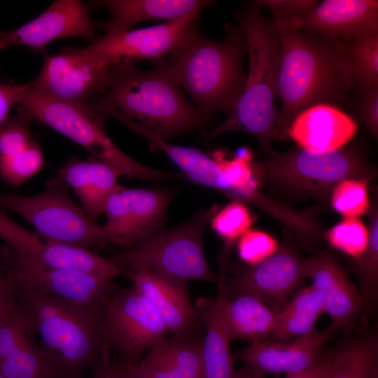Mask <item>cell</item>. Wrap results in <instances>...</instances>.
<instances>
[{
    "label": "cell",
    "mask_w": 378,
    "mask_h": 378,
    "mask_svg": "<svg viewBox=\"0 0 378 378\" xmlns=\"http://www.w3.org/2000/svg\"><path fill=\"white\" fill-rule=\"evenodd\" d=\"M0 374L3 378H52L26 317L11 298L0 319Z\"/></svg>",
    "instance_id": "cell-19"
},
{
    "label": "cell",
    "mask_w": 378,
    "mask_h": 378,
    "mask_svg": "<svg viewBox=\"0 0 378 378\" xmlns=\"http://www.w3.org/2000/svg\"><path fill=\"white\" fill-rule=\"evenodd\" d=\"M197 311L206 328L202 351L204 378H233L231 340L214 299L201 300Z\"/></svg>",
    "instance_id": "cell-29"
},
{
    "label": "cell",
    "mask_w": 378,
    "mask_h": 378,
    "mask_svg": "<svg viewBox=\"0 0 378 378\" xmlns=\"http://www.w3.org/2000/svg\"><path fill=\"white\" fill-rule=\"evenodd\" d=\"M94 22L90 8L78 0H57L39 16L12 30H0V50L25 45L43 53L52 41L64 37H83L94 41Z\"/></svg>",
    "instance_id": "cell-16"
},
{
    "label": "cell",
    "mask_w": 378,
    "mask_h": 378,
    "mask_svg": "<svg viewBox=\"0 0 378 378\" xmlns=\"http://www.w3.org/2000/svg\"><path fill=\"white\" fill-rule=\"evenodd\" d=\"M122 365L120 378H146L136 372L130 365Z\"/></svg>",
    "instance_id": "cell-45"
},
{
    "label": "cell",
    "mask_w": 378,
    "mask_h": 378,
    "mask_svg": "<svg viewBox=\"0 0 378 378\" xmlns=\"http://www.w3.org/2000/svg\"><path fill=\"white\" fill-rule=\"evenodd\" d=\"M342 42L352 66L356 88L360 91L378 86V32Z\"/></svg>",
    "instance_id": "cell-32"
},
{
    "label": "cell",
    "mask_w": 378,
    "mask_h": 378,
    "mask_svg": "<svg viewBox=\"0 0 378 378\" xmlns=\"http://www.w3.org/2000/svg\"><path fill=\"white\" fill-rule=\"evenodd\" d=\"M330 244L356 260L360 258L368 244V230L358 218H345L326 234Z\"/></svg>",
    "instance_id": "cell-34"
},
{
    "label": "cell",
    "mask_w": 378,
    "mask_h": 378,
    "mask_svg": "<svg viewBox=\"0 0 378 378\" xmlns=\"http://www.w3.org/2000/svg\"><path fill=\"white\" fill-rule=\"evenodd\" d=\"M169 199L163 190L121 187L105 209L108 243L129 248L162 229Z\"/></svg>",
    "instance_id": "cell-13"
},
{
    "label": "cell",
    "mask_w": 378,
    "mask_h": 378,
    "mask_svg": "<svg viewBox=\"0 0 378 378\" xmlns=\"http://www.w3.org/2000/svg\"><path fill=\"white\" fill-rule=\"evenodd\" d=\"M0 378H3V377L0 374Z\"/></svg>",
    "instance_id": "cell-46"
},
{
    "label": "cell",
    "mask_w": 378,
    "mask_h": 378,
    "mask_svg": "<svg viewBox=\"0 0 378 378\" xmlns=\"http://www.w3.org/2000/svg\"><path fill=\"white\" fill-rule=\"evenodd\" d=\"M6 285L32 330L52 378H81L85 369L94 370L107 358L100 326L102 309Z\"/></svg>",
    "instance_id": "cell-2"
},
{
    "label": "cell",
    "mask_w": 378,
    "mask_h": 378,
    "mask_svg": "<svg viewBox=\"0 0 378 378\" xmlns=\"http://www.w3.org/2000/svg\"><path fill=\"white\" fill-rule=\"evenodd\" d=\"M99 104L111 106L127 118L138 120L164 139L189 132L207 120L184 97L181 87L163 59L148 71L132 62L113 63Z\"/></svg>",
    "instance_id": "cell-5"
},
{
    "label": "cell",
    "mask_w": 378,
    "mask_h": 378,
    "mask_svg": "<svg viewBox=\"0 0 378 378\" xmlns=\"http://www.w3.org/2000/svg\"><path fill=\"white\" fill-rule=\"evenodd\" d=\"M225 37H206L195 22L180 43L163 62L195 106L208 121L216 111L228 114L241 95L246 74L243 59L247 44L239 26L225 25Z\"/></svg>",
    "instance_id": "cell-4"
},
{
    "label": "cell",
    "mask_w": 378,
    "mask_h": 378,
    "mask_svg": "<svg viewBox=\"0 0 378 378\" xmlns=\"http://www.w3.org/2000/svg\"><path fill=\"white\" fill-rule=\"evenodd\" d=\"M113 64L83 48H65L45 57L34 87L62 99L88 103L104 94Z\"/></svg>",
    "instance_id": "cell-12"
},
{
    "label": "cell",
    "mask_w": 378,
    "mask_h": 378,
    "mask_svg": "<svg viewBox=\"0 0 378 378\" xmlns=\"http://www.w3.org/2000/svg\"><path fill=\"white\" fill-rule=\"evenodd\" d=\"M34 86L22 94L20 107L33 120H38L83 146L119 176L155 182L174 177L171 173L143 165L123 153L107 135L104 117L93 111L88 103L62 99Z\"/></svg>",
    "instance_id": "cell-6"
},
{
    "label": "cell",
    "mask_w": 378,
    "mask_h": 378,
    "mask_svg": "<svg viewBox=\"0 0 378 378\" xmlns=\"http://www.w3.org/2000/svg\"><path fill=\"white\" fill-rule=\"evenodd\" d=\"M368 246L356 260V270L360 282V293L363 298L365 310L374 307L378 298V214L374 206L368 230Z\"/></svg>",
    "instance_id": "cell-33"
},
{
    "label": "cell",
    "mask_w": 378,
    "mask_h": 378,
    "mask_svg": "<svg viewBox=\"0 0 378 378\" xmlns=\"http://www.w3.org/2000/svg\"><path fill=\"white\" fill-rule=\"evenodd\" d=\"M306 278L305 260L283 249L261 262L241 270L227 284H220L227 295H252L279 313Z\"/></svg>",
    "instance_id": "cell-14"
},
{
    "label": "cell",
    "mask_w": 378,
    "mask_h": 378,
    "mask_svg": "<svg viewBox=\"0 0 378 378\" xmlns=\"http://www.w3.org/2000/svg\"><path fill=\"white\" fill-rule=\"evenodd\" d=\"M235 17L247 44L248 71L245 85L227 118L206 138L211 139L227 132H244L253 135L260 148L269 152L272 140L286 138L276 104L279 34L275 22L263 16L254 2L238 10Z\"/></svg>",
    "instance_id": "cell-3"
},
{
    "label": "cell",
    "mask_w": 378,
    "mask_h": 378,
    "mask_svg": "<svg viewBox=\"0 0 378 378\" xmlns=\"http://www.w3.org/2000/svg\"><path fill=\"white\" fill-rule=\"evenodd\" d=\"M197 13L187 15L164 24L121 32L106 33L83 48L113 63L148 59L159 63L182 41L196 22Z\"/></svg>",
    "instance_id": "cell-15"
},
{
    "label": "cell",
    "mask_w": 378,
    "mask_h": 378,
    "mask_svg": "<svg viewBox=\"0 0 378 378\" xmlns=\"http://www.w3.org/2000/svg\"><path fill=\"white\" fill-rule=\"evenodd\" d=\"M325 313L319 293L311 285L299 288L277 314L272 340L288 342L312 334L318 318Z\"/></svg>",
    "instance_id": "cell-30"
},
{
    "label": "cell",
    "mask_w": 378,
    "mask_h": 378,
    "mask_svg": "<svg viewBox=\"0 0 378 378\" xmlns=\"http://www.w3.org/2000/svg\"><path fill=\"white\" fill-rule=\"evenodd\" d=\"M368 179H345L332 190V205L345 218H358L369 208Z\"/></svg>",
    "instance_id": "cell-36"
},
{
    "label": "cell",
    "mask_w": 378,
    "mask_h": 378,
    "mask_svg": "<svg viewBox=\"0 0 378 378\" xmlns=\"http://www.w3.org/2000/svg\"><path fill=\"white\" fill-rule=\"evenodd\" d=\"M67 189L51 178L34 195L0 191V209L19 214L50 240L92 251L103 248L108 244L104 226L88 218Z\"/></svg>",
    "instance_id": "cell-9"
},
{
    "label": "cell",
    "mask_w": 378,
    "mask_h": 378,
    "mask_svg": "<svg viewBox=\"0 0 378 378\" xmlns=\"http://www.w3.org/2000/svg\"><path fill=\"white\" fill-rule=\"evenodd\" d=\"M34 84V80L24 85H6L0 83V130L7 124L10 110L19 104L23 92Z\"/></svg>",
    "instance_id": "cell-40"
},
{
    "label": "cell",
    "mask_w": 378,
    "mask_h": 378,
    "mask_svg": "<svg viewBox=\"0 0 378 378\" xmlns=\"http://www.w3.org/2000/svg\"><path fill=\"white\" fill-rule=\"evenodd\" d=\"M357 131L354 120L339 107L319 104L300 112L287 134L301 149L318 154L342 148Z\"/></svg>",
    "instance_id": "cell-21"
},
{
    "label": "cell",
    "mask_w": 378,
    "mask_h": 378,
    "mask_svg": "<svg viewBox=\"0 0 378 378\" xmlns=\"http://www.w3.org/2000/svg\"><path fill=\"white\" fill-rule=\"evenodd\" d=\"M202 341L192 332L164 337L130 365L146 378H204Z\"/></svg>",
    "instance_id": "cell-23"
},
{
    "label": "cell",
    "mask_w": 378,
    "mask_h": 378,
    "mask_svg": "<svg viewBox=\"0 0 378 378\" xmlns=\"http://www.w3.org/2000/svg\"><path fill=\"white\" fill-rule=\"evenodd\" d=\"M216 211L215 206L199 211L178 227L162 228L108 259L120 274L146 271L186 283L198 280L216 284L218 277L203 248L204 231Z\"/></svg>",
    "instance_id": "cell-7"
},
{
    "label": "cell",
    "mask_w": 378,
    "mask_h": 378,
    "mask_svg": "<svg viewBox=\"0 0 378 378\" xmlns=\"http://www.w3.org/2000/svg\"><path fill=\"white\" fill-rule=\"evenodd\" d=\"M210 221L212 229L223 239L227 248L248 231L253 223L249 210L238 201L227 204Z\"/></svg>",
    "instance_id": "cell-35"
},
{
    "label": "cell",
    "mask_w": 378,
    "mask_h": 378,
    "mask_svg": "<svg viewBox=\"0 0 378 378\" xmlns=\"http://www.w3.org/2000/svg\"><path fill=\"white\" fill-rule=\"evenodd\" d=\"M214 301L230 340L254 342L272 335L277 313L259 298L247 293L229 295L220 288Z\"/></svg>",
    "instance_id": "cell-25"
},
{
    "label": "cell",
    "mask_w": 378,
    "mask_h": 378,
    "mask_svg": "<svg viewBox=\"0 0 378 378\" xmlns=\"http://www.w3.org/2000/svg\"><path fill=\"white\" fill-rule=\"evenodd\" d=\"M1 271H0V275H1Z\"/></svg>",
    "instance_id": "cell-47"
},
{
    "label": "cell",
    "mask_w": 378,
    "mask_h": 378,
    "mask_svg": "<svg viewBox=\"0 0 378 378\" xmlns=\"http://www.w3.org/2000/svg\"><path fill=\"white\" fill-rule=\"evenodd\" d=\"M331 378H378V337L374 330L349 338L330 351Z\"/></svg>",
    "instance_id": "cell-31"
},
{
    "label": "cell",
    "mask_w": 378,
    "mask_h": 378,
    "mask_svg": "<svg viewBox=\"0 0 378 378\" xmlns=\"http://www.w3.org/2000/svg\"><path fill=\"white\" fill-rule=\"evenodd\" d=\"M0 271L6 284L92 309H102L113 292L111 279L43 265L5 244L0 248Z\"/></svg>",
    "instance_id": "cell-11"
},
{
    "label": "cell",
    "mask_w": 378,
    "mask_h": 378,
    "mask_svg": "<svg viewBox=\"0 0 378 378\" xmlns=\"http://www.w3.org/2000/svg\"><path fill=\"white\" fill-rule=\"evenodd\" d=\"M118 174L100 161L70 160L52 178L77 195L81 208L90 219L94 220L104 212L111 195L122 186L118 183Z\"/></svg>",
    "instance_id": "cell-24"
},
{
    "label": "cell",
    "mask_w": 378,
    "mask_h": 378,
    "mask_svg": "<svg viewBox=\"0 0 378 378\" xmlns=\"http://www.w3.org/2000/svg\"><path fill=\"white\" fill-rule=\"evenodd\" d=\"M105 349H112L123 365L134 364L167 333L153 304L133 287L113 291L100 313Z\"/></svg>",
    "instance_id": "cell-10"
},
{
    "label": "cell",
    "mask_w": 378,
    "mask_h": 378,
    "mask_svg": "<svg viewBox=\"0 0 378 378\" xmlns=\"http://www.w3.org/2000/svg\"><path fill=\"white\" fill-rule=\"evenodd\" d=\"M307 32L342 41L378 32V1L374 0H326L304 18L283 20Z\"/></svg>",
    "instance_id": "cell-18"
},
{
    "label": "cell",
    "mask_w": 378,
    "mask_h": 378,
    "mask_svg": "<svg viewBox=\"0 0 378 378\" xmlns=\"http://www.w3.org/2000/svg\"><path fill=\"white\" fill-rule=\"evenodd\" d=\"M268 153L264 162L253 163L258 180L302 195H324L345 179L369 180L371 175L363 157L351 148L318 154L302 149Z\"/></svg>",
    "instance_id": "cell-8"
},
{
    "label": "cell",
    "mask_w": 378,
    "mask_h": 378,
    "mask_svg": "<svg viewBox=\"0 0 378 378\" xmlns=\"http://www.w3.org/2000/svg\"><path fill=\"white\" fill-rule=\"evenodd\" d=\"M116 119L134 132L145 137L152 146L163 152L191 181L229 195L230 186L220 167L211 157L195 148L169 144L139 122L122 114H118Z\"/></svg>",
    "instance_id": "cell-28"
},
{
    "label": "cell",
    "mask_w": 378,
    "mask_h": 378,
    "mask_svg": "<svg viewBox=\"0 0 378 378\" xmlns=\"http://www.w3.org/2000/svg\"><path fill=\"white\" fill-rule=\"evenodd\" d=\"M29 125L25 120H14L0 135V176L13 187L20 186L43 167V153Z\"/></svg>",
    "instance_id": "cell-27"
},
{
    "label": "cell",
    "mask_w": 378,
    "mask_h": 378,
    "mask_svg": "<svg viewBox=\"0 0 378 378\" xmlns=\"http://www.w3.org/2000/svg\"><path fill=\"white\" fill-rule=\"evenodd\" d=\"M281 44L277 97L279 122L288 137L295 117L319 104L346 103L356 88L352 66L341 41L313 34L284 20L275 22Z\"/></svg>",
    "instance_id": "cell-1"
},
{
    "label": "cell",
    "mask_w": 378,
    "mask_h": 378,
    "mask_svg": "<svg viewBox=\"0 0 378 378\" xmlns=\"http://www.w3.org/2000/svg\"><path fill=\"white\" fill-rule=\"evenodd\" d=\"M122 365L118 360L111 361L105 358L102 363L94 370L92 378H120Z\"/></svg>",
    "instance_id": "cell-42"
},
{
    "label": "cell",
    "mask_w": 378,
    "mask_h": 378,
    "mask_svg": "<svg viewBox=\"0 0 378 378\" xmlns=\"http://www.w3.org/2000/svg\"><path fill=\"white\" fill-rule=\"evenodd\" d=\"M359 115L372 136H378V86L359 91Z\"/></svg>",
    "instance_id": "cell-39"
},
{
    "label": "cell",
    "mask_w": 378,
    "mask_h": 378,
    "mask_svg": "<svg viewBox=\"0 0 378 378\" xmlns=\"http://www.w3.org/2000/svg\"><path fill=\"white\" fill-rule=\"evenodd\" d=\"M254 4L259 7H266L272 13L273 22L290 18H302L318 4L316 0H258Z\"/></svg>",
    "instance_id": "cell-38"
},
{
    "label": "cell",
    "mask_w": 378,
    "mask_h": 378,
    "mask_svg": "<svg viewBox=\"0 0 378 378\" xmlns=\"http://www.w3.org/2000/svg\"><path fill=\"white\" fill-rule=\"evenodd\" d=\"M207 0H101L92 2L93 6H104L111 19L101 24L106 33L130 30L136 24L148 20H175L187 15L199 14L211 6Z\"/></svg>",
    "instance_id": "cell-26"
},
{
    "label": "cell",
    "mask_w": 378,
    "mask_h": 378,
    "mask_svg": "<svg viewBox=\"0 0 378 378\" xmlns=\"http://www.w3.org/2000/svg\"><path fill=\"white\" fill-rule=\"evenodd\" d=\"M233 378H266L265 374H262L254 371L247 365H244L238 371H235Z\"/></svg>",
    "instance_id": "cell-44"
},
{
    "label": "cell",
    "mask_w": 378,
    "mask_h": 378,
    "mask_svg": "<svg viewBox=\"0 0 378 378\" xmlns=\"http://www.w3.org/2000/svg\"><path fill=\"white\" fill-rule=\"evenodd\" d=\"M333 370L330 353H322L319 362L314 368L302 372L286 374V378H331Z\"/></svg>",
    "instance_id": "cell-41"
},
{
    "label": "cell",
    "mask_w": 378,
    "mask_h": 378,
    "mask_svg": "<svg viewBox=\"0 0 378 378\" xmlns=\"http://www.w3.org/2000/svg\"><path fill=\"white\" fill-rule=\"evenodd\" d=\"M338 329L331 324L321 331L314 330L309 335L288 342L272 339L251 342L233 357L262 374L302 372L317 365L324 345Z\"/></svg>",
    "instance_id": "cell-17"
},
{
    "label": "cell",
    "mask_w": 378,
    "mask_h": 378,
    "mask_svg": "<svg viewBox=\"0 0 378 378\" xmlns=\"http://www.w3.org/2000/svg\"><path fill=\"white\" fill-rule=\"evenodd\" d=\"M127 275L132 281V287L158 310L167 333L193 332L200 317L189 299L187 283L146 271Z\"/></svg>",
    "instance_id": "cell-22"
},
{
    "label": "cell",
    "mask_w": 378,
    "mask_h": 378,
    "mask_svg": "<svg viewBox=\"0 0 378 378\" xmlns=\"http://www.w3.org/2000/svg\"><path fill=\"white\" fill-rule=\"evenodd\" d=\"M10 295L2 274L0 275V319L5 314L9 303Z\"/></svg>",
    "instance_id": "cell-43"
},
{
    "label": "cell",
    "mask_w": 378,
    "mask_h": 378,
    "mask_svg": "<svg viewBox=\"0 0 378 378\" xmlns=\"http://www.w3.org/2000/svg\"><path fill=\"white\" fill-rule=\"evenodd\" d=\"M277 241L267 233L249 229L239 239V258L249 266L257 265L278 252Z\"/></svg>",
    "instance_id": "cell-37"
},
{
    "label": "cell",
    "mask_w": 378,
    "mask_h": 378,
    "mask_svg": "<svg viewBox=\"0 0 378 378\" xmlns=\"http://www.w3.org/2000/svg\"><path fill=\"white\" fill-rule=\"evenodd\" d=\"M306 278L322 297L324 312L332 324L348 332L356 318L365 310L360 291L336 259L320 253L305 260Z\"/></svg>",
    "instance_id": "cell-20"
}]
</instances>
